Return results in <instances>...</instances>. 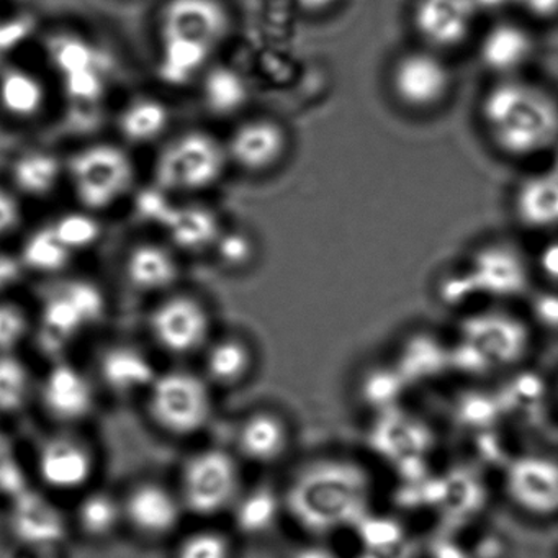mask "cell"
<instances>
[{
  "label": "cell",
  "instance_id": "6da1fadb",
  "mask_svg": "<svg viewBox=\"0 0 558 558\" xmlns=\"http://www.w3.org/2000/svg\"><path fill=\"white\" fill-rule=\"evenodd\" d=\"M476 120L489 148L506 161H551L558 148V93L524 76L492 80L476 102Z\"/></svg>",
  "mask_w": 558,
  "mask_h": 558
},
{
  "label": "cell",
  "instance_id": "7a4b0ae2",
  "mask_svg": "<svg viewBox=\"0 0 558 558\" xmlns=\"http://www.w3.org/2000/svg\"><path fill=\"white\" fill-rule=\"evenodd\" d=\"M282 495L289 518L323 541L352 531L374 509L375 480L361 460L325 456L296 470Z\"/></svg>",
  "mask_w": 558,
  "mask_h": 558
},
{
  "label": "cell",
  "instance_id": "3957f363",
  "mask_svg": "<svg viewBox=\"0 0 558 558\" xmlns=\"http://www.w3.org/2000/svg\"><path fill=\"white\" fill-rule=\"evenodd\" d=\"M535 286L531 254L508 240L478 244L459 266L437 280L436 295L450 310L524 302Z\"/></svg>",
  "mask_w": 558,
  "mask_h": 558
},
{
  "label": "cell",
  "instance_id": "277c9868",
  "mask_svg": "<svg viewBox=\"0 0 558 558\" xmlns=\"http://www.w3.org/2000/svg\"><path fill=\"white\" fill-rule=\"evenodd\" d=\"M231 34V15L221 0H166L158 17V77L184 87L207 70Z\"/></svg>",
  "mask_w": 558,
  "mask_h": 558
},
{
  "label": "cell",
  "instance_id": "5b68a950",
  "mask_svg": "<svg viewBox=\"0 0 558 558\" xmlns=\"http://www.w3.org/2000/svg\"><path fill=\"white\" fill-rule=\"evenodd\" d=\"M534 328L509 305L463 312L449 341L450 374L485 378L521 367L534 348Z\"/></svg>",
  "mask_w": 558,
  "mask_h": 558
},
{
  "label": "cell",
  "instance_id": "8992f818",
  "mask_svg": "<svg viewBox=\"0 0 558 558\" xmlns=\"http://www.w3.org/2000/svg\"><path fill=\"white\" fill-rule=\"evenodd\" d=\"M457 76L450 58L413 45L391 60L387 89L391 102L413 117L440 112L452 100Z\"/></svg>",
  "mask_w": 558,
  "mask_h": 558
},
{
  "label": "cell",
  "instance_id": "52a82bcc",
  "mask_svg": "<svg viewBox=\"0 0 558 558\" xmlns=\"http://www.w3.org/2000/svg\"><path fill=\"white\" fill-rule=\"evenodd\" d=\"M228 165L223 142L204 130H189L162 146L153 175L166 194H197L217 185Z\"/></svg>",
  "mask_w": 558,
  "mask_h": 558
},
{
  "label": "cell",
  "instance_id": "ba28073f",
  "mask_svg": "<svg viewBox=\"0 0 558 558\" xmlns=\"http://www.w3.org/2000/svg\"><path fill=\"white\" fill-rule=\"evenodd\" d=\"M107 312L102 290L86 279L58 283L45 295L38 319V344L50 357L61 359L68 348L102 322Z\"/></svg>",
  "mask_w": 558,
  "mask_h": 558
},
{
  "label": "cell",
  "instance_id": "9c48e42d",
  "mask_svg": "<svg viewBox=\"0 0 558 558\" xmlns=\"http://www.w3.org/2000/svg\"><path fill=\"white\" fill-rule=\"evenodd\" d=\"M64 171L84 210H109L135 187V162L129 153L112 143H94L77 149Z\"/></svg>",
  "mask_w": 558,
  "mask_h": 558
},
{
  "label": "cell",
  "instance_id": "30bf717a",
  "mask_svg": "<svg viewBox=\"0 0 558 558\" xmlns=\"http://www.w3.org/2000/svg\"><path fill=\"white\" fill-rule=\"evenodd\" d=\"M146 400L149 416L169 436H195L214 416L211 385L204 375L184 368L159 372Z\"/></svg>",
  "mask_w": 558,
  "mask_h": 558
},
{
  "label": "cell",
  "instance_id": "8fae6325",
  "mask_svg": "<svg viewBox=\"0 0 558 558\" xmlns=\"http://www.w3.org/2000/svg\"><path fill=\"white\" fill-rule=\"evenodd\" d=\"M241 492L240 462L228 450L208 447L192 453L182 465L178 493L185 512L201 518L223 514Z\"/></svg>",
  "mask_w": 558,
  "mask_h": 558
},
{
  "label": "cell",
  "instance_id": "7c38bea8",
  "mask_svg": "<svg viewBox=\"0 0 558 558\" xmlns=\"http://www.w3.org/2000/svg\"><path fill=\"white\" fill-rule=\"evenodd\" d=\"M476 61L492 80L524 76L541 54L537 27L509 14L483 24L473 41Z\"/></svg>",
  "mask_w": 558,
  "mask_h": 558
},
{
  "label": "cell",
  "instance_id": "4fadbf2b",
  "mask_svg": "<svg viewBox=\"0 0 558 558\" xmlns=\"http://www.w3.org/2000/svg\"><path fill=\"white\" fill-rule=\"evenodd\" d=\"M478 12L472 0H414L410 25L416 45L437 53H453L472 47L480 31Z\"/></svg>",
  "mask_w": 558,
  "mask_h": 558
},
{
  "label": "cell",
  "instance_id": "5bb4252c",
  "mask_svg": "<svg viewBox=\"0 0 558 558\" xmlns=\"http://www.w3.org/2000/svg\"><path fill=\"white\" fill-rule=\"evenodd\" d=\"M502 492L529 518H558V459L535 452L509 457L502 466Z\"/></svg>",
  "mask_w": 558,
  "mask_h": 558
},
{
  "label": "cell",
  "instance_id": "9a60e30c",
  "mask_svg": "<svg viewBox=\"0 0 558 558\" xmlns=\"http://www.w3.org/2000/svg\"><path fill=\"white\" fill-rule=\"evenodd\" d=\"M156 344L172 355H189L207 348L211 319L207 306L187 293L166 296L149 315Z\"/></svg>",
  "mask_w": 558,
  "mask_h": 558
},
{
  "label": "cell",
  "instance_id": "2e32d148",
  "mask_svg": "<svg viewBox=\"0 0 558 558\" xmlns=\"http://www.w3.org/2000/svg\"><path fill=\"white\" fill-rule=\"evenodd\" d=\"M367 444L375 456L401 469L424 462L436 446V434L423 417L400 407L372 416Z\"/></svg>",
  "mask_w": 558,
  "mask_h": 558
},
{
  "label": "cell",
  "instance_id": "e0dca14e",
  "mask_svg": "<svg viewBox=\"0 0 558 558\" xmlns=\"http://www.w3.org/2000/svg\"><path fill=\"white\" fill-rule=\"evenodd\" d=\"M35 469L41 485L50 492L84 493L96 475V453L81 437L58 433L38 447Z\"/></svg>",
  "mask_w": 558,
  "mask_h": 558
},
{
  "label": "cell",
  "instance_id": "ac0fdd59",
  "mask_svg": "<svg viewBox=\"0 0 558 558\" xmlns=\"http://www.w3.org/2000/svg\"><path fill=\"white\" fill-rule=\"evenodd\" d=\"M45 413L64 426H74L93 416L97 404L96 384L73 362L57 359L38 384Z\"/></svg>",
  "mask_w": 558,
  "mask_h": 558
},
{
  "label": "cell",
  "instance_id": "d6986e66",
  "mask_svg": "<svg viewBox=\"0 0 558 558\" xmlns=\"http://www.w3.org/2000/svg\"><path fill=\"white\" fill-rule=\"evenodd\" d=\"M512 220L525 233L558 234V166L534 169L511 192Z\"/></svg>",
  "mask_w": 558,
  "mask_h": 558
},
{
  "label": "cell",
  "instance_id": "ffe728a7",
  "mask_svg": "<svg viewBox=\"0 0 558 558\" xmlns=\"http://www.w3.org/2000/svg\"><path fill=\"white\" fill-rule=\"evenodd\" d=\"M123 518L126 524L148 538L171 535L185 514L178 489L158 482H143L133 486L122 498Z\"/></svg>",
  "mask_w": 558,
  "mask_h": 558
},
{
  "label": "cell",
  "instance_id": "44dd1931",
  "mask_svg": "<svg viewBox=\"0 0 558 558\" xmlns=\"http://www.w3.org/2000/svg\"><path fill=\"white\" fill-rule=\"evenodd\" d=\"M227 146L230 165L250 174L276 168L289 151V135L276 120L251 119L238 125Z\"/></svg>",
  "mask_w": 558,
  "mask_h": 558
},
{
  "label": "cell",
  "instance_id": "7402d4cb",
  "mask_svg": "<svg viewBox=\"0 0 558 558\" xmlns=\"http://www.w3.org/2000/svg\"><path fill=\"white\" fill-rule=\"evenodd\" d=\"M9 522L12 534L28 547H57L68 535L66 515L60 506L32 486L11 498Z\"/></svg>",
  "mask_w": 558,
  "mask_h": 558
},
{
  "label": "cell",
  "instance_id": "603a6c76",
  "mask_svg": "<svg viewBox=\"0 0 558 558\" xmlns=\"http://www.w3.org/2000/svg\"><path fill=\"white\" fill-rule=\"evenodd\" d=\"M391 362L408 387L433 384L450 374L449 341L429 329H416L401 339Z\"/></svg>",
  "mask_w": 558,
  "mask_h": 558
},
{
  "label": "cell",
  "instance_id": "cb8c5ba5",
  "mask_svg": "<svg viewBox=\"0 0 558 558\" xmlns=\"http://www.w3.org/2000/svg\"><path fill=\"white\" fill-rule=\"evenodd\" d=\"M158 374L151 359L132 344L109 345L97 361L100 384L117 397L146 395Z\"/></svg>",
  "mask_w": 558,
  "mask_h": 558
},
{
  "label": "cell",
  "instance_id": "d4e9b609",
  "mask_svg": "<svg viewBox=\"0 0 558 558\" xmlns=\"http://www.w3.org/2000/svg\"><path fill=\"white\" fill-rule=\"evenodd\" d=\"M240 459L256 465H272L289 452L292 436L287 421L274 411H254L236 429Z\"/></svg>",
  "mask_w": 558,
  "mask_h": 558
},
{
  "label": "cell",
  "instance_id": "484cf974",
  "mask_svg": "<svg viewBox=\"0 0 558 558\" xmlns=\"http://www.w3.org/2000/svg\"><path fill=\"white\" fill-rule=\"evenodd\" d=\"M126 282L140 293L168 292L181 277V264L162 244H136L125 259Z\"/></svg>",
  "mask_w": 558,
  "mask_h": 558
},
{
  "label": "cell",
  "instance_id": "4316f807",
  "mask_svg": "<svg viewBox=\"0 0 558 558\" xmlns=\"http://www.w3.org/2000/svg\"><path fill=\"white\" fill-rule=\"evenodd\" d=\"M228 512L238 534L247 538L264 537L276 529L286 512L283 495L270 485L243 488Z\"/></svg>",
  "mask_w": 558,
  "mask_h": 558
},
{
  "label": "cell",
  "instance_id": "83f0119b",
  "mask_svg": "<svg viewBox=\"0 0 558 558\" xmlns=\"http://www.w3.org/2000/svg\"><path fill=\"white\" fill-rule=\"evenodd\" d=\"M162 227L172 244L189 253L214 250L223 231L218 215L211 208L195 204L174 205Z\"/></svg>",
  "mask_w": 558,
  "mask_h": 558
},
{
  "label": "cell",
  "instance_id": "f1b7e54d",
  "mask_svg": "<svg viewBox=\"0 0 558 558\" xmlns=\"http://www.w3.org/2000/svg\"><path fill=\"white\" fill-rule=\"evenodd\" d=\"M171 125V110L158 97H133L120 110L117 126L120 135L133 146H148L158 142Z\"/></svg>",
  "mask_w": 558,
  "mask_h": 558
},
{
  "label": "cell",
  "instance_id": "f546056e",
  "mask_svg": "<svg viewBox=\"0 0 558 558\" xmlns=\"http://www.w3.org/2000/svg\"><path fill=\"white\" fill-rule=\"evenodd\" d=\"M204 377L221 388L236 387L250 377L254 354L240 338H223L204 349Z\"/></svg>",
  "mask_w": 558,
  "mask_h": 558
},
{
  "label": "cell",
  "instance_id": "4dcf8cb0",
  "mask_svg": "<svg viewBox=\"0 0 558 558\" xmlns=\"http://www.w3.org/2000/svg\"><path fill=\"white\" fill-rule=\"evenodd\" d=\"M202 102L215 117L236 116L250 102V84L234 68L218 64L202 74Z\"/></svg>",
  "mask_w": 558,
  "mask_h": 558
},
{
  "label": "cell",
  "instance_id": "1f68e13d",
  "mask_svg": "<svg viewBox=\"0 0 558 558\" xmlns=\"http://www.w3.org/2000/svg\"><path fill=\"white\" fill-rule=\"evenodd\" d=\"M411 388L400 372L391 364H374L364 368L355 385L359 403L375 416L403 407Z\"/></svg>",
  "mask_w": 558,
  "mask_h": 558
},
{
  "label": "cell",
  "instance_id": "d6a6232c",
  "mask_svg": "<svg viewBox=\"0 0 558 558\" xmlns=\"http://www.w3.org/2000/svg\"><path fill=\"white\" fill-rule=\"evenodd\" d=\"M47 99V87L32 71L11 66L0 73V107L14 119H35L44 112Z\"/></svg>",
  "mask_w": 558,
  "mask_h": 558
},
{
  "label": "cell",
  "instance_id": "836d02e7",
  "mask_svg": "<svg viewBox=\"0 0 558 558\" xmlns=\"http://www.w3.org/2000/svg\"><path fill=\"white\" fill-rule=\"evenodd\" d=\"M63 175H66L64 162L44 149L25 153L12 165V182L17 192L27 197L44 198L53 194Z\"/></svg>",
  "mask_w": 558,
  "mask_h": 558
},
{
  "label": "cell",
  "instance_id": "e575fe53",
  "mask_svg": "<svg viewBox=\"0 0 558 558\" xmlns=\"http://www.w3.org/2000/svg\"><path fill=\"white\" fill-rule=\"evenodd\" d=\"M74 521L81 534L93 541L112 537L125 524L122 498L106 489H86L77 502Z\"/></svg>",
  "mask_w": 558,
  "mask_h": 558
},
{
  "label": "cell",
  "instance_id": "d590c367",
  "mask_svg": "<svg viewBox=\"0 0 558 558\" xmlns=\"http://www.w3.org/2000/svg\"><path fill=\"white\" fill-rule=\"evenodd\" d=\"M514 375L508 378L501 390L496 391L501 403L505 417H514L519 421H532L548 397V387L537 372L514 368Z\"/></svg>",
  "mask_w": 558,
  "mask_h": 558
},
{
  "label": "cell",
  "instance_id": "8d00e7d4",
  "mask_svg": "<svg viewBox=\"0 0 558 558\" xmlns=\"http://www.w3.org/2000/svg\"><path fill=\"white\" fill-rule=\"evenodd\" d=\"M74 256L76 254L64 246L63 241L54 233L51 223L35 230L25 240L21 254H19L25 270L37 274L61 272L70 266Z\"/></svg>",
  "mask_w": 558,
  "mask_h": 558
},
{
  "label": "cell",
  "instance_id": "74e56055",
  "mask_svg": "<svg viewBox=\"0 0 558 558\" xmlns=\"http://www.w3.org/2000/svg\"><path fill=\"white\" fill-rule=\"evenodd\" d=\"M452 411L457 424L473 434L496 429L499 421L505 420L496 391H463Z\"/></svg>",
  "mask_w": 558,
  "mask_h": 558
},
{
  "label": "cell",
  "instance_id": "f35d334b",
  "mask_svg": "<svg viewBox=\"0 0 558 558\" xmlns=\"http://www.w3.org/2000/svg\"><path fill=\"white\" fill-rule=\"evenodd\" d=\"M34 395V377L27 364L12 354H0V413H17Z\"/></svg>",
  "mask_w": 558,
  "mask_h": 558
},
{
  "label": "cell",
  "instance_id": "ab89813d",
  "mask_svg": "<svg viewBox=\"0 0 558 558\" xmlns=\"http://www.w3.org/2000/svg\"><path fill=\"white\" fill-rule=\"evenodd\" d=\"M351 532L361 548L391 547L411 537L403 521L393 515L375 512L374 509Z\"/></svg>",
  "mask_w": 558,
  "mask_h": 558
},
{
  "label": "cell",
  "instance_id": "60d3db41",
  "mask_svg": "<svg viewBox=\"0 0 558 558\" xmlns=\"http://www.w3.org/2000/svg\"><path fill=\"white\" fill-rule=\"evenodd\" d=\"M54 233L58 234L64 246L73 251L74 254L83 253L89 250L102 234V227L99 220L94 217L93 211H70L61 215L58 220L51 223Z\"/></svg>",
  "mask_w": 558,
  "mask_h": 558
},
{
  "label": "cell",
  "instance_id": "b9f144b4",
  "mask_svg": "<svg viewBox=\"0 0 558 558\" xmlns=\"http://www.w3.org/2000/svg\"><path fill=\"white\" fill-rule=\"evenodd\" d=\"M524 303L527 306L525 318L534 331L558 336V287L535 283Z\"/></svg>",
  "mask_w": 558,
  "mask_h": 558
},
{
  "label": "cell",
  "instance_id": "7bdbcfd3",
  "mask_svg": "<svg viewBox=\"0 0 558 558\" xmlns=\"http://www.w3.org/2000/svg\"><path fill=\"white\" fill-rule=\"evenodd\" d=\"M174 558H233V545L223 532L201 529L179 542Z\"/></svg>",
  "mask_w": 558,
  "mask_h": 558
},
{
  "label": "cell",
  "instance_id": "ee69618b",
  "mask_svg": "<svg viewBox=\"0 0 558 558\" xmlns=\"http://www.w3.org/2000/svg\"><path fill=\"white\" fill-rule=\"evenodd\" d=\"M31 319L22 306L0 302V354H12L31 335Z\"/></svg>",
  "mask_w": 558,
  "mask_h": 558
},
{
  "label": "cell",
  "instance_id": "f6af8a7d",
  "mask_svg": "<svg viewBox=\"0 0 558 558\" xmlns=\"http://www.w3.org/2000/svg\"><path fill=\"white\" fill-rule=\"evenodd\" d=\"M27 475L9 437L0 430V496L14 498L28 488Z\"/></svg>",
  "mask_w": 558,
  "mask_h": 558
},
{
  "label": "cell",
  "instance_id": "bcb514c9",
  "mask_svg": "<svg viewBox=\"0 0 558 558\" xmlns=\"http://www.w3.org/2000/svg\"><path fill=\"white\" fill-rule=\"evenodd\" d=\"M218 260L231 269H240L251 263L254 256V244L247 234L241 231H221L214 246Z\"/></svg>",
  "mask_w": 558,
  "mask_h": 558
},
{
  "label": "cell",
  "instance_id": "7dc6e473",
  "mask_svg": "<svg viewBox=\"0 0 558 558\" xmlns=\"http://www.w3.org/2000/svg\"><path fill=\"white\" fill-rule=\"evenodd\" d=\"M531 260L535 283L558 287V234L545 236Z\"/></svg>",
  "mask_w": 558,
  "mask_h": 558
},
{
  "label": "cell",
  "instance_id": "c3c4849f",
  "mask_svg": "<svg viewBox=\"0 0 558 558\" xmlns=\"http://www.w3.org/2000/svg\"><path fill=\"white\" fill-rule=\"evenodd\" d=\"M511 14L534 27L558 24V0H511Z\"/></svg>",
  "mask_w": 558,
  "mask_h": 558
},
{
  "label": "cell",
  "instance_id": "681fc988",
  "mask_svg": "<svg viewBox=\"0 0 558 558\" xmlns=\"http://www.w3.org/2000/svg\"><path fill=\"white\" fill-rule=\"evenodd\" d=\"M421 548L411 535L407 541L391 547L361 548L355 558H420Z\"/></svg>",
  "mask_w": 558,
  "mask_h": 558
},
{
  "label": "cell",
  "instance_id": "f907efd6",
  "mask_svg": "<svg viewBox=\"0 0 558 558\" xmlns=\"http://www.w3.org/2000/svg\"><path fill=\"white\" fill-rule=\"evenodd\" d=\"M22 220V208L12 192L0 187V238L12 233Z\"/></svg>",
  "mask_w": 558,
  "mask_h": 558
},
{
  "label": "cell",
  "instance_id": "816d5d0a",
  "mask_svg": "<svg viewBox=\"0 0 558 558\" xmlns=\"http://www.w3.org/2000/svg\"><path fill=\"white\" fill-rule=\"evenodd\" d=\"M25 272L21 257L0 251V295L17 287Z\"/></svg>",
  "mask_w": 558,
  "mask_h": 558
},
{
  "label": "cell",
  "instance_id": "f5cc1de1",
  "mask_svg": "<svg viewBox=\"0 0 558 558\" xmlns=\"http://www.w3.org/2000/svg\"><path fill=\"white\" fill-rule=\"evenodd\" d=\"M482 22L511 14V0H472Z\"/></svg>",
  "mask_w": 558,
  "mask_h": 558
},
{
  "label": "cell",
  "instance_id": "db71d44e",
  "mask_svg": "<svg viewBox=\"0 0 558 558\" xmlns=\"http://www.w3.org/2000/svg\"><path fill=\"white\" fill-rule=\"evenodd\" d=\"M289 558H344L339 555L335 548L329 545L323 544L322 538H315V542L310 544L300 545L299 548L292 551Z\"/></svg>",
  "mask_w": 558,
  "mask_h": 558
},
{
  "label": "cell",
  "instance_id": "11a10c76",
  "mask_svg": "<svg viewBox=\"0 0 558 558\" xmlns=\"http://www.w3.org/2000/svg\"><path fill=\"white\" fill-rule=\"evenodd\" d=\"M429 558H475L469 548L450 541H437L433 544L429 551Z\"/></svg>",
  "mask_w": 558,
  "mask_h": 558
},
{
  "label": "cell",
  "instance_id": "9f6ffc18",
  "mask_svg": "<svg viewBox=\"0 0 558 558\" xmlns=\"http://www.w3.org/2000/svg\"><path fill=\"white\" fill-rule=\"evenodd\" d=\"M296 8L310 15H322L331 12L341 4V0H295Z\"/></svg>",
  "mask_w": 558,
  "mask_h": 558
},
{
  "label": "cell",
  "instance_id": "6f0895ef",
  "mask_svg": "<svg viewBox=\"0 0 558 558\" xmlns=\"http://www.w3.org/2000/svg\"><path fill=\"white\" fill-rule=\"evenodd\" d=\"M551 165L558 166V148L557 151H555L554 158H551Z\"/></svg>",
  "mask_w": 558,
  "mask_h": 558
},
{
  "label": "cell",
  "instance_id": "680465c9",
  "mask_svg": "<svg viewBox=\"0 0 558 558\" xmlns=\"http://www.w3.org/2000/svg\"><path fill=\"white\" fill-rule=\"evenodd\" d=\"M555 393H557V401H558V380H557V387H555Z\"/></svg>",
  "mask_w": 558,
  "mask_h": 558
}]
</instances>
